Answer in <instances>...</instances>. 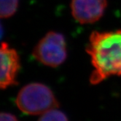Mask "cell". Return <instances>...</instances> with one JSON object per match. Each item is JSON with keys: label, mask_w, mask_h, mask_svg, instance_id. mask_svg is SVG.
I'll list each match as a JSON object with an SVG mask.
<instances>
[{"label": "cell", "mask_w": 121, "mask_h": 121, "mask_svg": "<svg viewBox=\"0 0 121 121\" xmlns=\"http://www.w3.org/2000/svg\"><path fill=\"white\" fill-rule=\"evenodd\" d=\"M107 4V0H71V13L82 25L94 23L104 15Z\"/></svg>", "instance_id": "obj_4"}, {"label": "cell", "mask_w": 121, "mask_h": 121, "mask_svg": "<svg viewBox=\"0 0 121 121\" xmlns=\"http://www.w3.org/2000/svg\"><path fill=\"white\" fill-rule=\"evenodd\" d=\"M38 121H69V120L63 112L55 108L41 115Z\"/></svg>", "instance_id": "obj_7"}, {"label": "cell", "mask_w": 121, "mask_h": 121, "mask_svg": "<svg viewBox=\"0 0 121 121\" xmlns=\"http://www.w3.org/2000/svg\"><path fill=\"white\" fill-rule=\"evenodd\" d=\"M0 119H1V121H18V120L14 115L4 112L1 113Z\"/></svg>", "instance_id": "obj_8"}, {"label": "cell", "mask_w": 121, "mask_h": 121, "mask_svg": "<svg viewBox=\"0 0 121 121\" xmlns=\"http://www.w3.org/2000/svg\"><path fill=\"white\" fill-rule=\"evenodd\" d=\"M86 52L93 67L91 84H98L112 75H121V30L92 32Z\"/></svg>", "instance_id": "obj_1"}, {"label": "cell", "mask_w": 121, "mask_h": 121, "mask_svg": "<svg viewBox=\"0 0 121 121\" xmlns=\"http://www.w3.org/2000/svg\"><path fill=\"white\" fill-rule=\"evenodd\" d=\"M15 104L22 112L31 115H42L59 107L52 90L40 83H31L24 86L16 96Z\"/></svg>", "instance_id": "obj_2"}, {"label": "cell", "mask_w": 121, "mask_h": 121, "mask_svg": "<svg viewBox=\"0 0 121 121\" xmlns=\"http://www.w3.org/2000/svg\"><path fill=\"white\" fill-rule=\"evenodd\" d=\"M1 56V73L0 87L6 89L18 83L17 76L20 68V57L17 51L10 48L7 42L3 41L0 50Z\"/></svg>", "instance_id": "obj_5"}, {"label": "cell", "mask_w": 121, "mask_h": 121, "mask_svg": "<svg viewBox=\"0 0 121 121\" xmlns=\"http://www.w3.org/2000/svg\"><path fill=\"white\" fill-rule=\"evenodd\" d=\"M32 54L44 65L51 68L58 67L67 57L65 37L58 32H48L35 45Z\"/></svg>", "instance_id": "obj_3"}, {"label": "cell", "mask_w": 121, "mask_h": 121, "mask_svg": "<svg viewBox=\"0 0 121 121\" xmlns=\"http://www.w3.org/2000/svg\"><path fill=\"white\" fill-rule=\"evenodd\" d=\"M0 7L1 18H9L16 13L18 7V0H1Z\"/></svg>", "instance_id": "obj_6"}]
</instances>
